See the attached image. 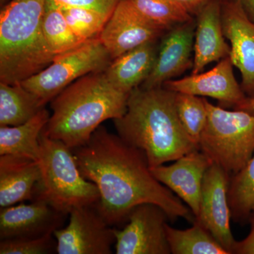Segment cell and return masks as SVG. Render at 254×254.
<instances>
[{
	"label": "cell",
	"mask_w": 254,
	"mask_h": 254,
	"mask_svg": "<svg viewBox=\"0 0 254 254\" xmlns=\"http://www.w3.org/2000/svg\"><path fill=\"white\" fill-rule=\"evenodd\" d=\"M72 150L81 175L98 187L97 206L111 226L127 222L132 209L142 203L158 205L170 221L194 222L190 208L155 178L145 153L105 127L100 125L86 145Z\"/></svg>",
	"instance_id": "cell-1"
},
{
	"label": "cell",
	"mask_w": 254,
	"mask_h": 254,
	"mask_svg": "<svg viewBox=\"0 0 254 254\" xmlns=\"http://www.w3.org/2000/svg\"><path fill=\"white\" fill-rule=\"evenodd\" d=\"M175 97V92L163 86L138 87L128 95L125 113L113 120L118 136L141 150L150 168L200 150L179 120Z\"/></svg>",
	"instance_id": "cell-2"
},
{
	"label": "cell",
	"mask_w": 254,
	"mask_h": 254,
	"mask_svg": "<svg viewBox=\"0 0 254 254\" xmlns=\"http://www.w3.org/2000/svg\"><path fill=\"white\" fill-rule=\"evenodd\" d=\"M128 95L115 88L104 71L89 73L52 100L53 114L43 133L71 149L83 146L103 122L123 116Z\"/></svg>",
	"instance_id": "cell-3"
},
{
	"label": "cell",
	"mask_w": 254,
	"mask_h": 254,
	"mask_svg": "<svg viewBox=\"0 0 254 254\" xmlns=\"http://www.w3.org/2000/svg\"><path fill=\"white\" fill-rule=\"evenodd\" d=\"M47 0H11L0 14V82L14 85L53 63L43 30Z\"/></svg>",
	"instance_id": "cell-4"
},
{
	"label": "cell",
	"mask_w": 254,
	"mask_h": 254,
	"mask_svg": "<svg viewBox=\"0 0 254 254\" xmlns=\"http://www.w3.org/2000/svg\"><path fill=\"white\" fill-rule=\"evenodd\" d=\"M39 141L38 163L41 178L34 200H46L67 215L74 209L97 204L99 190L81 175L72 149L63 142L47 136L43 131Z\"/></svg>",
	"instance_id": "cell-5"
},
{
	"label": "cell",
	"mask_w": 254,
	"mask_h": 254,
	"mask_svg": "<svg viewBox=\"0 0 254 254\" xmlns=\"http://www.w3.org/2000/svg\"><path fill=\"white\" fill-rule=\"evenodd\" d=\"M205 103L208 120L199 149L231 176L254 154V115L243 110L224 109L205 98Z\"/></svg>",
	"instance_id": "cell-6"
},
{
	"label": "cell",
	"mask_w": 254,
	"mask_h": 254,
	"mask_svg": "<svg viewBox=\"0 0 254 254\" xmlns=\"http://www.w3.org/2000/svg\"><path fill=\"white\" fill-rule=\"evenodd\" d=\"M112 61L99 38H94L57 55L46 68L20 83L36 95L45 106L78 78L104 71Z\"/></svg>",
	"instance_id": "cell-7"
},
{
	"label": "cell",
	"mask_w": 254,
	"mask_h": 254,
	"mask_svg": "<svg viewBox=\"0 0 254 254\" xmlns=\"http://www.w3.org/2000/svg\"><path fill=\"white\" fill-rule=\"evenodd\" d=\"M67 225L55 230L58 254H110L116 242L115 228L103 218L97 204L74 209Z\"/></svg>",
	"instance_id": "cell-8"
},
{
	"label": "cell",
	"mask_w": 254,
	"mask_h": 254,
	"mask_svg": "<svg viewBox=\"0 0 254 254\" xmlns=\"http://www.w3.org/2000/svg\"><path fill=\"white\" fill-rule=\"evenodd\" d=\"M169 220L163 208L142 203L128 214L126 226L115 229L117 254H170L165 225Z\"/></svg>",
	"instance_id": "cell-9"
},
{
	"label": "cell",
	"mask_w": 254,
	"mask_h": 254,
	"mask_svg": "<svg viewBox=\"0 0 254 254\" xmlns=\"http://www.w3.org/2000/svg\"><path fill=\"white\" fill-rule=\"evenodd\" d=\"M230 175L213 163L205 172L202 186L199 213L195 218L228 252L233 254L236 240L230 227L231 212L228 203Z\"/></svg>",
	"instance_id": "cell-10"
},
{
	"label": "cell",
	"mask_w": 254,
	"mask_h": 254,
	"mask_svg": "<svg viewBox=\"0 0 254 254\" xmlns=\"http://www.w3.org/2000/svg\"><path fill=\"white\" fill-rule=\"evenodd\" d=\"M165 33L143 17L130 0H122L98 38L114 60L144 43L158 41Z\"/></svg>",
	"instance_id": "cell-11"
},
{
	"label": "cell",
	"mask_w": 254,
	"mask_h": 254,
	"mask_svg": "<svg viewBox=\"0 0 254 254\" xmlns=\"http://www.w3.org/2000/svg\"><path fill=\"white\" fill-rule=\"evenodd\" d=\"M66 217L40 198L28 204L21 203L1 208L0 240L37 238L53 234L64 227Z\"/></svg>",
	"instance_id": "cell-12"
},
{
	"label": "cell",
	"mask_w": 254,
	"mask_h": 254,
	"mask_svg": "<svg viewBox=\"0 0 254 254\" xmlns=\"http://www.w3.org/2000/svg\"><path fill=\"white\" fill-rule=\"evenodd\" d=\"M195 25L193 18L177 25L164 34L154 67L140 87L145 89L160 88L165 82L193 66Z\"/></svg>",
	"instance_id": "cell-13"
},
{
	"label": "cell",
	"mask_w": 254,
	"mask_h": 254,
	"mask_svg": "<svg viewBox=\"0 0 254 254\" xmlns=\"http://www.w3.org/2000/svg\"><path fill=\"white\" fill-rule=\"evenodd\" d=\"M221 18L230 59L242 76L241 87L247 97H254V21L239 3L221 4Z\"/></svg>",
	"instance_id": "cell-14"
},
{
	"label": "cell",
	"mask_w": 254,
	"mask_h": 254,
	"mask_svg": "<svg viewBox=\"0 0 254 254\" xmlns=\"http://www.w3.org/2000/svg\"><path fill=\"white\" fill-rule=\"evenodd\" d=\"M213 162L200 150H195L168 166L150 168L160 183L186 203L195 218L199 213L202 186L205 172Z\"/></svg>",
	"instance_id": "cell-15"
},
{
	"label": "cell",
	"mask_w": 254,
	"mask_h": 254,
	"mask_svg": "<svg viewBox=\"0 0 254 254\" xmlns=\"http://www.w3.org/2000/svg\"><path fill=\"white\" fill-rule=\"evenodd\" d=\"M230 56L219 61L218 64L205 73L192 74L181 79L170 80L164 88L175 93L209 97L220 103L235 108L247 98L233 72Z\"/></svg>",
	"instance_id": "cell-16"
},
{
	"label": "cell",
	"mask_w": 254,
	"mask_h": 254,
	"mask_svg": "<svg viewBox=\"0 0 254 254\" xmlns=\"http://www.w3.org/2000/svg\"><path fill=\"white\" fill-rule=\"evenodd\" d=\"M192 74L200 73L213 62L230 56V47L222 30L221 2L210 0L195 16Z\"/></svg>",
	"instance_id": "cell-17"
},
{
	"label": "cell",
	"mask_w": 254,
	"mask_h": 254,
	"mask_svg": "<svg viewBox=\"0 0 254 254\" xmlns=\"http://www.w3.org/2000/svg\"><path fill=\"white\" fill-rule=\"evenodd\" d=\"M36 160L15 155H0V208L33 201L41 181Z\"/></svg>",
	"instance_id": "cell-18"
},
{
	"label": "cell",
	"mask_w": 254,
	"mask_h": 254,
	"mask_svg": "<svg viewBox=\"0 0 254 254\" xmlns=\"http://www.w3.org/2000/svg\"><path fill=\"white\" fill-rule=\"evenodd\" d=\"M156 43H144L113 60L104 71L108 81L127 94L141 86L154 67L159 48Z\"/></svg>",
	"instance_id": "cell-19"
},
{
	"label": "cell",
	"mask_w": 254,
	"mask_h": 254,
	"mask_svg": "<svg viewBox=\"0 0 254 254\" xmlns=\"http://www.w3.org/2000/svg\"><path fill=\"white\" fill-rule=\"evenodd\" d=\"M50 117L49 111L43 108L22 125L0 126V155H15L38 162L40 136Z\"/></svg>",
	"instance_id": "cell-20"
},
{
	"label": "cell",
	"mask_w": 254,
	"mask_h": 254,
	"mask_svg": "<svg viewBox=\"0 0 254 254\" xmlns=\"http://www.w3.org/2000/svg\"><path fill=\"white\" fill-rule=\"evenodd\" d=\"M43 108L41 100L21 83L0 82V126L22 125Z\"/></svg>",
	"instance_id": "cell-21"
},
{
	"label": "cell",
	"mask_w": 254,
	"mask_h": 254,
	"mask_svg": "<svg viewBox=\"0 0 254 254\" xmlns=\"http://www.w3.org/2000/svg\"><path fill=\"white\" fill-rule=\"evenodd\" d=\"M167 239L173 254H229L199 222L187 230H177L165 225Z\"/></svg>",
	"instance_id": "cell-22"
},
{
	"label": "cell",
	"mask_w": 254,
	"mask_h": 254,
	"mask_svg": "<svg viewBox=\"0 0 254 254\" xmlns=\"http://www.w3.org/2000/svg\"><path fill=\"white\" fill-rule=\"evenodd\" d=\"M227 197L233 221L241 225L249 222L254 212V154L242 170L230 176Z\"/></svg>",
	"instance_id": "cell-23"
},
{
	"label": "cell",
	"mask_w": 254,
	"mask_h": 254,
	"mask_svg": "<svg viewBox=\"0 0 254 254\" xmlns=\"http://www.w3.org/2000/svg\"><path fill=\"white\" fill-rule=\"evenodd\" d=\"M43 30L47 43L55 57L74 49L85 43L80 41L73 33L61 9L47 1L43 16Z\"/></svg>",
	"instance_id": "cell-24"
},
{
	"label": "cell",
	"mask_w": 254,
	"mask_h": 254,
	"mask_svg": "<svg viewBox=\"0 0 254 254\" xmlns=\"http://www.w3.org/2000/svg\"><path fill=\"white\" fill-rule=\"evenodd\" d=\"M130 1L143 17L166 32L193 18L173 0Z\"/></svg>",
	"instance_id": "cell-25"
},
{
	"label": "cell",
	"mask_w": 254,
	"mask_h": 254,
	"mask_svg": "<svg viewBox=\"0 0 254 254\" xmlns=\"http://www.w3.org/2000/svg\"><path fill=\"white\" fill-rule=\"evenodd\" d=\"M175 105L184 129L199 148L200 136L208 120L205 98L187 93H176Z\"/></svg>",
	"instance_id": "cell-26"
},
{
	"label": "cell",
	"mask_w": 254,
	"mask_h": 254,
	"mask_svg": "<svg viewBox=\"0 0 254 254\" xmlns=\"http://www.w3.org/2000/svg\"><path fill=\"white\" fill-rule=\"evenodd\" d=\"M63 11L68 26L81 42L99 37L109 16L82 6H58Z\"/></svg>",
	"instance_id": "cell-27"
},
{
	"label": "cell",
	"mask_w": 254,
	"mask_h": 254,
	"mask_svg": "<svg viewBox=\"0 0 254 254\" xmlns=\"http://www.w3.org/2000/svg\"><path fill=\"white\" fill-rule=\"evenodd\" d=\"M57 252L53 234L37 238L12 239L0 241V254H47Z\"/></svg>",
	"instance_id": "cell-28"
},
{
	"label": "cell",
	"mask_w": 254,
	"mask_h": 254,
	"mask_svg": "<svg viewBox=\"0 0 254 254\" xmlns=\"http://www.w3.org/2000/svg\"><path fill=\"white\" fill-rule=\"evenodd\" d=\"M122 0H47V2L57 6H82L99 11L110 16Z\"/></svg>",
	"instance_id": "cell-29"
},
{
	"label": "cell",
	"mask_w": 254,
	"mask_h": 254,
	"mask_svg": "<svg viewBox=\"0 0 254 254\" xmlns=\"http://www.w3.org/2000/svg\"><path fill=\"white\" fill-rule=\"evenodd\" d=\"M249 223L251 230L248 236L242 241H236L233 254H254V212L251 215Z\"/></svg>",
	"instance_id": "cell-30"
},
{
	"label": "cell",
	"mask_w": 254,
	"mask_h": 254,
	"mask_svg": "<svg viewBox=\"0 0 254 254\" xmlns=\"http://www.w3.org/2000/svg\"><path fill=\"white\" fill-rule=\"evenodd\" d=\"M192 16H195L210 0H173Z\"/></svg>",
	"instance_id": "cell-31"
},
{
	"label": "cell",
	"mask_w": 254,
	"mask_h": 254,
	"mask_svg": "<svg viewBox=\"0 0 254 254\" xmlns=\"http://www.w3.org/2000/svg\"><path fill=\"white\" fill-rule=\"evenodd\" d=\"M223 3H239L242 5L249 17L254 21V0H219Z\"/></svg>",
	"instance_id": "cell-32"
},
{
	"label": "cell",
	"mask_w": 254,
	"mask_h": 254,
	"mask_svg": "<svg viewBox=\"0 0 254 254\" xmlns=\"http://www.w3.org/2000/svg\"><path fill=\"white\" fill-rule=\"evenodd\" d=\"M234 109L243 110L254 115V97H247L242 103L236 105Z\"/></svg>",
	"instance_id": "cell-33"
},
{
	"label": "cell",
	"mask_w": 254,
	"mask_h": 254,
	"mask_svg": "<svg viewBox=\"0 0 254 254\" xmlns=\"http://www.w3.org/2000/svg\"><path fill=\"white\" fill-rule=\"evenodd\" d=\"M8 0H0V3H1V6H2L3 4H4Z\"/></svg>",
	"instance_id": "cell-34"
}]
</instances>
